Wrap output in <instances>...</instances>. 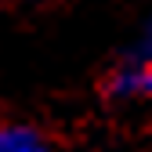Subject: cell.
Masks as SVG:
<instances>
[{
    "label": "cell",
    "instance_id": "1",
    "mask_svg": "<svg viewBox=\"0 0 152 152\" xmlns=\"http://www.w3.org/2000/svg\"><path fill=\"white\" fill-rule=\"evenodd\" d=\"M112 98H152V62L127 58L109 80Z\"/></svg>",
    "mask_w": 152,
    "mask_h": 152
},
{
    "label": "cell",
    "instance_id": "2",
    "mask_svg": "<svg viewBox=\"0 0 152 152\" xmlns=\"http://www.w3.org/2000/svg\"><path fill=\"white\" fill-rule=\"evenodd\" d=\"M0 152H51V145L40 130L11 123V127H0Z\"/></svg>",
    "mask_w": 152,
    "mask_h": 152
},
{
    "label": "cell",
    "instance_id": "3",
    "mask_svg": "<svg viewBox=\"0 0 152 152\" xmlns=\"http://www.w3.org/2000/svg\"><path fill=\"white\" fill-rule=\"evenodd\" d=\"M130 58H141V62H152V15L145 18V26L138 33V44H134V54Z\"/></svg>",
    "mask_w": 152,
    "mask_h": 152
}]
</instances>
